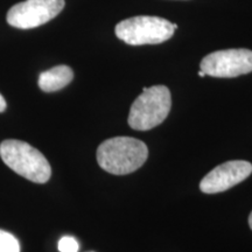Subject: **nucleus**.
Here are the masks:
<instances>
[{
  "label": "nucleus",
  "instance_id": "6",
  "mask_svg": "<svg viewBox=\"0 0 252 252\" xmlns=\"http://www.w3.org/2000/svg\"><path fill=\"white\" fill-rule=\"evenodd\" d=\"M200 69L208 76L231 78L252 71V50L225 49L217 50L204 56Z\"/></svg>",
  "mask_w": 252,
  "mask_h": 252
},
{
  "label": "nucleus",
  "instance_id": "10",
  "mask_svg": "<svg viewBox=\"0 0 252 252\" xmlns=\"http://www.w3.org/2000/svg\"><path fill=\"white\" fill-rule=\"evenodd\" d=\"M60 252H78V242L70 236H64L59 241L58 244Z\"/></svg>",
  "mask_w": 252,
  "mask_h": 252
},
{
  "label": "nucleus",
  "instance_id": "11",
  "mask_svg": "<svg viewBox=\"0 0 252 252\" xmlns=\"http://www.w3.org/2000/svg\"><path fill=\"white\" fill-rule=\"evenodd\" d=\"M6 100L4 97H2V94H0V112H4L6 110Z\"/></svg>",
  "mask_w": 252,
  "mask_h": 252
},
{
  "label": "nucleus",
  "instance_id": "1",
  "mask_svg": "<svg viewBox=\"0 0 252 252\" xmlns=\"http://www.w3.org/2000/svg\"><path fill=\"white\" fill-rule=\"evenodd\" d=\"M149 157V149L141 140L115 137L103 141L97 150V161L105 172L115 175L130 174L139 169Z\"/></svg>",
  "mask_w": 252,
  "mask_h": 252
},
{
  "label": "nucleus",
  "instance_id": "7",
  "mask_svg": "<svg viewBox=\"0 0 252 252\" xmlns=\"http://www.w3.org/2000/svg\"><path fill=\"white\" fill-rule=\"evenodd\" d=\"M252 173V165L245 160H231L215 167L204 176L200 189L206 194H217L241 184Z\"/></svg>",
  "mask_w": 252,
  "mask_h": 252
},
{
  "label": "nucleus",
  "instance_id": "9",
  "mask_svg": "<svg viewBox=\"0 0 252 252\" xmlns=\"http://www.w3.org/2000/svg\"><path fill=\"white\" fill-rule=\"evenodd\" d=\"M0 252H20L18 239L4 230H0Z\"/></svg>",
  "mask_w": 252,
  "mask_h": 252
},
{
  "label": "nucleus",
  "instance_id": "8",
  "mask_svg": "<svg viewBox=\"0 0 252 252\" xmlns=\"http://www.w3.org/2000/svg\"><path fill=\"white\" fill-rule=\"evenodd\" d=\"M74 78V71L68 65H56L49 70L41 72L39 87L45 93H54L67 87Z\"/></svg>",
  "mask_w": 252,
  "mask_h": 252
},
{
  "label": "nucleus",
  "instance_id": "13",
  "mask_svg": "<svg viewBox=\"0 0 252 252\" xmlns=\"http://www.w3.org/2000/svg\"><path fill=\"white\" fill-rule=\"evenodd\" d=\"M198 76H200V77H204V76H206V74H204V72H203L202 70H200V72H198Z\"/></svg>",
  "mask_w": 252,
  "mask_h": 252
},
{
  "label": "nucleus",
  "instance_id": "12",
  "mask_svg": "<svg viewBox=\"0 0 252 252\" xmlns=\"http://www.w3.org/2000/svg\"><path fill=\"white\" fill-rule=\"evenodd\" d=\"M249 225H250V228L252 230V212L250 214V216H249Z\"/></svg>",
  "mask_w": 252,
  "mask_h": 252
},
{
  "label": "nucleus",
  "instance_id": "3",
  "mask_svg": "<svg viewBox=\"0 0 252 252\" xmlns=\"http://www.w3.org/2000/svg\"><path fill=\"white\" fill-rule=\"evenodd\" d=\"M172 108L171 91L165 86L145 88L131 105L128 125L133 130L149 131L165 121Z\"/></svg>",
  "mask_w": 252,
  "mask_h": 252
},
{
  "label": "nucleus",
  "instance_id": "5",
  "mask_svg": "<svg viewBox=\"0 0 252 252\" xmlns=\"http://www.w3.org/2000/svg\"><path fill=\"white\" fill-rule=\"evenodd\" d=\"M64 7V0H25L7 12L8 25L20 30L39 27L54 19Z\"/></svg>",
  "mask_w": 252,
  "mask_h": 252
},
{
  "label": "nucleus",
  "instance_id": "2",
  "mask_svg": "<svg viewBox=\"0 0 252 252\" xmlns=\"http://www.w3.org/2000/svg\"><path fill=\"white\" fill-rule=\"evenodd\" d=\"M0 157L12 171L35 184H46L52 175L46 157L25 141L4 140L0 144Z\"/></svg>",
  "mask_w": 252,
  "mask_h": 252
},
{
  "label": "nucleus",
  "instance_id": "4",
  "mask_svg": "<svg viewBox=\"0 0 252 252\" xmlns=\"http://www.w3.org/2000/svg\"><path fill=\"white\" fill-rule=\"evenodd\" d=\"M174 31L173 24L166 19L149 15L128 18L115 28L118 39L131 46L162 43L171 39Z\"/></svg>",
  "mask_w": 252,
  "mask_h": 252
}]
</instances>
